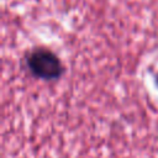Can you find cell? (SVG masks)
Returning a JSON list of instances; mask_svg holds the SVG:
<instances>
[{
	"label": "cell",
	"mask_w": 158,
	"mask_h": 158,
	"mask_svg": "<svg viewBox=\"0 0 158 158\" xmlns=\"http://www.w3.org/2000/svg\"><path fill=\"white\" fill-rule=\"evenodd\" d=\"M30 70L41 79H58L63 72L59 58L46 48H38L27 57Z\"/></svg>",
	"instance_id": "1"
}]
</instances>
